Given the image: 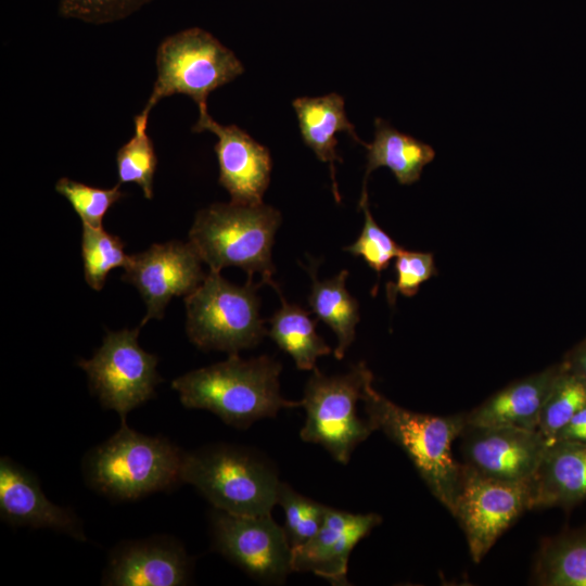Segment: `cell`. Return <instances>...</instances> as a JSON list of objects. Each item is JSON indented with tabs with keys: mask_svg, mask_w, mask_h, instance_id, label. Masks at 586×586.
<instances>
[{
	"mask_svg": "<svg viewBox=\"0 0 586 586\" xmlns=\"http://www.w3.org/2000/svg\"><path fill=\"white\" fill-rule=\"evenodd\" d=\"M140 328L109 331L94 355L78 361L102 407L117 412L120 422L150 400L162 381L156 371L157 356L138 343Z\"/></svg>",
	"mask_w": 586,
	"mask_h": 586,
	"instance_id": "obj_9",
	"label": "cell"
},
{
	"mask_svg": "<svg viewBox=\"0 0 586 586\" xmlns=\"http://www.w3.org/2000/svg\"><path fill=\"white\" fill-rule=\"evenodd\" d=\"M151 0H60L62 16L92 24L123 20Z\"/></svg>",
	"mask_w": 586,
	"mask_h": 586,
	"instance_id": "obj_32",
	"label": "cell"
},
{
	"mask_svg": "<svg viewBox=\"0 0 586 586\" xmlns=\"http://www.w3.org/2000/svg\"><path fill=\"white\" fill-rule=\"evenodd\" d=\"M281 307L268 319L271 340L294 360L300 370L313 371L319 357L331 354V347L316 332L317 320L296 304H290L280 288L273 286Z\"/></svg>",
	"mask_w": 586,
	"mask_h": 586,
	"instance_id": "obj_23",
	"label": "cell"
},
{
	"mask_svg": "<svg viewBox=\"0 0 586 586\" xmlns=\"http://www.w3.org/2000/svg\"><path fill=\"white\" fill-rule=\"evenodd\" d=\"M466 467L505 482H527L548 447L538 430L466 425L461 435Z\"/></svg>",
	"mask_w": 586,
	"mask_h": 586,
	"instance_id": "obj_13",
	"label": "cell"
},
{
	"mask_svg": "<svg viewBox=\"0 0 586 586\" xmlns=\"http://www.w3.org/2000/svg\"><path fill=\"white\" fill-rule=\"evenodd\" d=\"M202 259L190 242L170 241L153 244L129 255L123 280L137 288L146 305L140 327L151 319H162L174 296L189 295L204 280Z\"/></svg>",
	"mask_w": 586,
	"mask_h": 586,
	"instance_id": "obj_12",
	"label": "cell"
},
{
	"mask_svg": "<svg viewBox=\"0 0 586 586\" xmlns=\"http://www.w3.org/2000/svg\"><path fill=\"white\" fill-rule=\"evenodd\" d=\"M0 517L11 526L49 528L85 542L80 519L49 500L38 477L12 458H0Z\"/></svg>",
	"mask_w": 586,
	"mask_h": 586,
	"instance_id": "obj_17",
	"label": "cell"
},
{
	"mask_svg": "<svg viewBox=\"0 0 586 586\" xmlns=\"http://www.w3.org/2000/svg\"><path fill=\"white\" fill-rule=\"evenodd\" d=\"M213 549L254 581L280 585L292 573V548L284 527L270 514L240 515L213 508Z\"/></svg>",
	"mask_w": 586,
	"mask_h": 586,
	"instance_id": "obj_10",
	"label": "cell"
},
{
	"mask_svg": "<svg viewBox=\"0 0 586 586\" xmlns=\"http://www.w3.org/2000/svg\"><path fill=\"white\" fill-rule=\"evenodd\" d=\"M281 364L267 355L243 359L230 354L224 361L203 367L171 382L180 403L189 409H204L226 424L246 429L281 409L302 407L280 393Z\"/></svg>",
	"mask_w": 586,
	"mask_h": 586,
	"instance_id": "obj_1",
	"label": "cell"
},
{
	"mask_svg": "<svg viewBox=\"0 0 586 586\" xmlns=\"http://www.w3.org/2000/svg\"><path fill=\"white\" fill-rule=\"evenodd\" d=\"M586 406V380L561 362L560 371L544 404L538 431L548 443Z\"/></svg>",
	"mask_w": 586,
	"mask_h": 586,
	"instance_id": "obj_25",
	"label": "cell"
},
{
	"mask_svg": "<svg viewBox=\"0 0 586 586\" xmlns=\"http://www.w3.org/2000/svg\"><path fill=\"white\" fill-rule=\"evenodd\" d=\"M215 133V152L219 166V183L229 192L231 202L242 205L263 204L271 173L269 150L235 125H220L207 110L200 112L193 131Z\"/></svg>",
	"mask_w": 586,
	"mask_h": 586,
	"instance_id": "obj_14",
	"label": "cell"
},
{
	"mask_svg": "<svg viewBox=\"0 0 586 586\" xmlns=\"http://www.w3.org/2000/svg\"><path fill=\"white\" fill-rule=\"evenodd\" d=\"M55 191L63 195L80 217L82 225L102 227L109 209L125 196L119 183L110 189H101L63 177L55 183Z\"/></svg>",
	"mask_w": 586,
	"mask_h": 586,
	"instance_id": "obj_29",
	"label": "cell"
},
{
	"mask_svg": "<svg viewBox=\"0 0 586 586\" xmlns=\"http://www.w3.org/2000/svg\"><path fill=\"white\" fill-rule=\"evenodd\" d=\"M381 521L373 512L353 513L327 506L318 532L305 544L292 548V572L313 573L333 586L349 585V556Z\"/></svg>",
	"mask_w": 586,
	"mask_h": 586,
	"instance_id": "obj_16",
	"label": "cell"
},
{
	"mask_svg": "<svg viewBox=\"0 0 586 586\" xmlns=\"http://www.w3.org/2000/svg\"><path fill=\"white\" fill-rule=\"evenodd\" d=\"M366 418L409 457L430 492L451 513L461 477V463L451 453L454 441L466 428V413L432 416L403 408L373 387V378L361 398Z\"/></svg>",
	"mask_w": 586,
	"mask_h": 586,
	"instance_id": "obj_2",
	"label": "cell"
},
{
	"mask_svg": "<svg viewBox=\"0 0 586 586\" xmlns=\"http://www.w3.org/2000/svg\"><path fill=\"white\" fill-rule=\"evenodd\" d=\"M148 117L138 114L135 117V133L116 154L119 184L137 183L144 196L153 198V179L157 157L153 142L146 133Z\"/></svg>",
	"mask_w": 586,
	"mask_h": 586,
	"instance_id": "obj_26",
	"label": "cell"
},
{
	"mask_svg": "<svg viewBox=\"0 0 586 586\" xmlns=\"http://www.w3.org/2000/svg\"><path fill=\"white\" fill-rule=\"evenodd\" d=\"M184 454L167 438L139 433L125 421L86 454L82 474L89 487L110 499L136 500L183 483Z\"/></svg>",
	"mask_w": 586,
	"mask_h": 586,
	"instance_id": "obj_3",
	"label": "cell"
},
{
	"mask_svg": "<svg viewBox=\"0 0 586 586\" xmlns=\"http://www.w3.org/2000/svg\"><path fill=\"white\" fill-rule=\"evenodd\" d=\"M278 505L285 518L284 531L291 548L309 540L320 528L327 506L317 502L281 482Z\"/></svg>",
	"mask_w": 586,
	"mask_h": 586,
	"instance_id": "obj_28",
	"label": "cell"
},
{
	"mask_svg": "<svg viewBox=\"0 0 586 586\" xmlns=\"http://www.w3.org/2000/svg\"><path fill=\"white\" fill-rule=\"evenodd\" d=\"M249 277L244 285H237L213 271L186 296L189 340L203 351L238 354L258 345L268 334L259 315L258 286Z\"/></svg>",
	"mask_w": 586,
	"mask_h": 586,
	"instance_id": "obj_6",
	"label": "cell"
},
{
	"mask_svg": "<svg viewBox=\"0 0 586 586\" xmlns=\"http://www.w3.org/2000/svg\"><path fill=\"white\" fill-rule=\"evenodd\" d=\"M536 582L545 586H586V526L568 531L542 547Z\"/></svg>",
	"mask_w": 586,
	"mask_h": 586,
	"instance_id": "obj_24",
	"label": "cell"
},
{
	"mask_svg": "<svg viewBox=\"0 0 586 586\" xmlns=\"http://www.w3.org/2000/svg\"><path fill=\"white\" fill-rule=\"evenodd\" d=\"M527 482L483 476L461 463V477L451 514L462 527L472 560L477 563L498 537L530 510Z\"/></svg>",
	"mask_w": 586,
	"mask_h": 586,
	"instance_id": "obj_11",
	"label": "cell"
},
{
	"mask_svg": "<svg viewBox=\"0 0 586 586\" xmlns=\"http://www.w3.org/2000/svg\"><path fill=\"white\" fill-rule=\"evenodd\" d=\"M193 560L169 536L125 540L110 553L102 575L107 586H182L192 576Z\"/></svg>",
	"mask_w": 586,
	"mask_h": 586,
	"instance_id": "obj_15",
	"label": "cell"
},
{
	"mask_svg": "<svg viewBox=\"0 0 586 586\" xmlns=\"http://www.w3.org/2000/svg\"><path fill=\"white\" fill-rule=\"evenodd\" d=\"M561 362L518 380L466 413L471 426H514L537 430L539 417Z\"/></svg>",
	"mask_w": 586,
	"mask_h": 586,
	"instance_id": "obj_18",
	"label": "cell"
},
{
	"mask_svg": "<svg viewBox=\"0 0 586 586\" xmlns=\"http://www.w3.org/2000/svg\"><path fill=\"white\" fill-rule=\"evenodd\" d=\"M182 482L215 509L240 515L270 514L281 484L275 464L263 454L234 444H212L186 451Z\"/></svg>",
	"mask_w": 586,
	"mask_h": 586,
	"instance_id": "obj_4",
	"label": "cell"
},
{
	"mask_svg": "<svg viewBox=\"0 0 586 586\" xmlns=\"http://www.w3.org/2000/svg\"><path fill=\"white\" fill-rule=\"evenodd\" d=\"M297 116L302 138L316 156L330 166L332 190L336 202L340 193L335 178V162H342L337 155L335 138L337 132H347L356 142L365 145L348 120L345 112L344 99L337 93L322 97L297 98L292 102Z\"/></svg>",
	"mask_w": 586,
	"mask_h": 586,
	"instance_id": "obj_20",
	"label": "cell"
},
{
	"mask_svg": "<svg viewBox=\"0 0 586 586\" xmlns=\"http://www.w3.org/2000/svg\"><path fill=\"white\" fill-rule=\"evenodd\" d=\"M372 378L364 361L336 375H326L316 367L301 399L306 411L302 441L318 444L335 461L348 463L355 448L374 432L368 419L357 412L365 385Z\"/></svg>",
	"mask_w": 586,
	"mask_h": 586,
	"instance_id": "obj_7",
	"label": "cell"
},
{
	"mask_svg": "<svg viewBox=\"0 0 586 586\" xmlns=\"http://www.w3.org/2000/svg\"><path fill=\"white\" fill-rule=\"evenodd\" d=\"M552 442L586 445V406L572 417L549 443Z\"/></svg>",
	"mask_w": 586,
	"mask_h": 586,
	"instance_id": "obj_33",
	"label": "cell"
},
{
	"mask_svg": "<svg viewBox=\"0 0 586 586\" xmlns=\"http://www.w3.org/2000/svg\"><path fill=\"white\" fill-rule=\"evenodd\" d=\"M562 362L586 380V339L575 345Z\"/></svg>",
	"mask_w": 586,
	"mask_h": 586,
	"instance_id": "obj_34",
	"label": "cell"
},
{
	"mask_svg": "<svg viewBox=\"0 0 586 586\" xmlns=\"http://www.w3.org/2000/svg\"><path fill=\"white\" fill-rule=\"evenodd\" d=\"M358 206L365 214L364 227L357 240L344 251L361 256L368 266L380 275L403 247L375 222L369 209L368 193H361Z\"/></svg>",
	"mask_w": 586,
	"mask_h": 586,
	"instance_id": "obj_30",
	"label": "cell"
},
{
	"mask_svg": "<svg viewBox=\"0 0 586 586\" xmlns=\"http://www.w3.org/2000/svg\"><path fill=\"white\" fill-rule=\"evenodd\" d=\"M157 77L140 115L148 117L163 98L181 93L207 110V97L244 72L237 55L201 28L176 33L162 41L156 53Z\"/></svg>",
	"mask_w": 586,
	"mask_h": 586,
	"instance_id": "obj_8",
	"label": "cell"
},
{
	"mask_svg": "<svg viewBox=\"0 0 586 586\" xmlns=\"http://www.w3.org/2000/svg\"><path fill=\"white\" fill-rule=\"evenodd\" d=\"M396 281L386 284V297L394 305L397 294L411 297L420 285L437 273L432 253L403 249L395 257Z\"/></svg>",
	"mask_w": 586,
	"mask_h": 586,
	"instance_id": "obj_31",
	"label": "cell"
},
{
	"mask_svg": "<svg viewBox=\"0 0 586 586\" xmlns=\"http://www.w3.org/2000/svg\"><path fill=\"white\" fill-rule=\"evenodd\" d=\"M307 271L311 278L308 304L318 320L323 321L334 332L337 345L334 357L342 359L356 336L359 322V304L346 289L347 270L320 281L317 277V262L310 260Z\"/></svg>",
	"mask_w": 586,
	"mask_h": 586,
	"instance_id": "obj_22",
	"label": "cell"
},
{
	"mask_svg": "<svg viewBox=\"0 0 586 586\" xmlns=\"http://www.w3.org/2000/svg\"><path fill=\"white\" fill-rule=\"evenodd\" d=\"M125 243L117 235L104 230L82 225L81 256L86 282L95 291L102 290L112 269L127 264Z\"/></svg>",
	"mask_w": 586,
	"mask_h": 586,
	"instance_id": "obj_27",
	"label": "cell"
},
{
	"mask_svg": "<svg viewBox=\"0 0 586 586\" xmlns=\"http://www.w3.org/2000/svg\"><path fill=\"white\" fill-rule=\"evenodd\" d=\"M374 139L367 148V166L362 191H367V179L377 168L391 169L400 184H412L420 179L425 165L435 157L434 149L408 133L392 127L382 118L374 120Z\"/></svg>",
	"mask_w": 586,
	"mask_h": 586,
	"instance_id": "obj_21",
	"label": "cell"
},
{
	"mask_svg": "<svg viewBox=\"0 0 586 586\" xmlns=\"http://www.w3.org/2000/svg\"><path fill=\"white\" fill-rule=\"evenodd\" d=\"M280 224V212L264 203H216L198 212L189 242L209 270L238 267L273 288L271 251Z\"/></svg>",
	"mask_w": 586,
	"mask_h": 586,
	"instance_id": "obj_5",
	"label": "cell"
},
{
	"mask_svg": "<svg viewBox=\"0 0 586 586\" xmlns=\"http://www.w3.org/2000/svg\"><path fill=\"white\" fill-rule=\"evenodd\" d=\"M527 483L531 509L570 507L586 500V445L549 443Z\"/></svg>",
	"mask_w": 586,
	"mask_h": 586,
	"instance_id": "obj_19",
	"label": "cell"
}]
</instances>
